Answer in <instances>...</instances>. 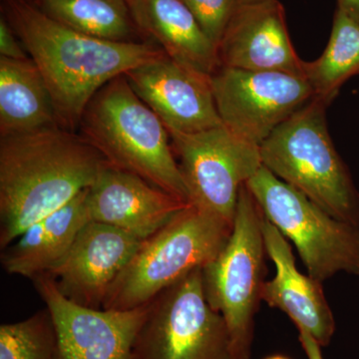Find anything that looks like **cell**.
Segmentation results:
<instances>
[{
	"instance_id": "10",
	"label": "cell",
	"mask_w": 359,
	"mask_h": 359,
	"mask_svg": "<svg viewBox=\"0 0 359 359\" xmlns=\"http://www.w3.org/2000/svg\"><path fill=\"white\" fill-rule=\"evenodd\" d=\"M210 81L223 126L259 147L314 97L306 78L280 71L219 67Z\"/></svg>"
},
{
	"instance_id": "16",
	"label": "cell",
	"mask_w": 359,
	"mask_h": 359,
	"mask_svg": "<svg viewBox=\"0 0 359 359\" xmlns=\"http://www.w3.org/2000/svg\"><path fill=\"white\" fill-rule=\"evenodd\" d=\"M262 226L266 255L276 266V276L264 280L262 302L287 314L297 330L308 332L321 347L327 346L335 320L323 283L299 271L289 241L264 216Z\"/></svg>"
},
{
	"instance_id": "12",
	"label": "cell",
	"mask_w": 359,
	"mask_h": 359,
	"mask_svg": "<svg viewBox=\"0 0 359 359\" xmlns=\"http://www.w3.org/2000/svg\"><path fill=\"white\" fill-rule=\"evenodd\" d=\"M143 241L115 226L90 221L69 252L49 273L60 294L78 306L103 309L111 287Z\"/></svg>"
},
{
	"instance_id": "18",
	"label": "cell",
	"mask_w": 359,
	"mask_h": 359,
	"mask_svg": "<svg viewBox=\"0 0 359 359\" xmlns=\"http://www.w3.org/2000/svg\"><path fill=\"white\" fill-rule=\"evenodd\" d=\"M139 32L167 56L211 76L219 66L218 50L183 0H127Z\"/></svg>"
},
{
	"instance_id": "24",
	"label": "cell",
	"mask_w": 359,
	"mask_h": 359,
	"mask_svg": "<svg viewBox=\"0 0 359 359\" xmlns=\"http://www.w3.org/2000/svg\"><path fill=\"white\" fill-rule=\"evenodd\" d=\"M0 56L13 60H25L30 58L25 46L4 15L0 18Z\"/></svg>"
},
{
	"instance_id": "9",
	"label": "cell",
	"mask_w": 359,
	"mask_h": 359,
	"mask_svg": "<svg viewBox=\"0 0 359 359\" xmlns=\"http://www.w3.org/2000/svg\"><path fill=\"white\" fill-rule=\"evenodd\" d=\"M169 134L192 205L233 226L241 188L263 166L259 146L224 126Z\"/></svg>"
},
{
	"instance_id": "22",
	"label": "cell",
	"mask_w": 359,
	"mask_h": 359,
	"mask_svg": "<svg viewBox=\"0 0 359 359\" xmlns=\"http://www.w3.org/2000/svg\"><path fill=\"white\" fill-rule=\"evenodd\" d=\"M0 359H60L57 332L48 309L0 325Z\"/></svg>"
},
{
	"instance_id": "6",
	"label": "cell",
	"mask_w": 359,
	"mask_h": 359,
	"mask_svg": "<svg viewBox=\"0 0 359 359\" xmlns=\"http://www.w3.org/2000/svg\"><path fill=\"white\" fill-rule=\"evenodd\" d=\"M263 216L247 185L243 186L230 237L202 268L205 297L226 323L233 359H250L252 351L264 283Z\"/></svg>"
},
{
	"instance_id": "15",
	"label": "cell",
	"mask_w": 359,
	"mask_h": 359,
	"mask_svg": "<svg viewBox=\"0 0 359 359\" xmlns=\"http://www.w3.org/2000/svg\"><path fill=\"white\" fill-rule=\"evenodd\" d=\"M190 205L110 163L88 189L92 221L115 226L140 241L154 235Z\"/></svg>"
},
{
	"instance_id": "4",
	"label": "cell",
	"mask_w": 359,
	"mask_h": 359,
	"mask_svg": "<svg viewBox=\"0 0 359 359\" xmlns=\"http://www.w3.org/2000/svg\"><path fill=\"white\" fill-rule=\"evenodd\" d=\"M313 97L259 146L263 166L334 218L359 226V193Z\"/></svg>"
},
{
	"instance_id": "2",
	"label": "cell",
	"mask_w": 359,
	"mask_h": 359,
	"mask_svg": "<svg viewBox=\"0 0 359 359\" xmlns=\"http://www.w3.org/2000/svg\"><path fill=\"white\" fill-rule=\"evenodd\" d=\"M107 163L62 127L0 138V248L89 189Z\"/></svg>"
},
{
	"instance_id": "7",
	"label": "cell",
	"mask_w": 359,
	"mask_h": 359,
	"mask_svg": "<svg viewBox=\"0 0 359 359\" xmlns=\"http://www.w3.org/2000/svg\"><path fill=\"white\" fill-rule=\"evenodd\" d=\"M245 185L309 276L321 283L339 273L359 276V226L334 218L264 166Z\"/></svg>"
},
{
	"instance_id": "21",
	"label": "cell",
	"mask_w": 359,
	"mask_h": 359,
	"mask_svg": "<svg viewBox=\"0 0 359 359\" xmlns=\"http://www.w3.org/2000/svg\"><path fill=\"white\" fill-rule=\"evenodd\" d=\"M304 74L314 97L330 105L342 85L359 75V21L337 7L327 48L313 62L304 61Z\"/></svg>"
},
{
	"instance_id": "27",
	"label": "cell",
	"mask_w": 359,
	"mask_h": 359,
	"mask_svg": "<svg viewBox=\"0 0 359 359\" xmlns=\"http://www.w3.org/2000/svg\"><path fill=\"white\" fill-rule=\"evenodd\" d=\"M266 1V0H235L237 4H257V2Z\"/></svg>"
},
{
	"instance_id": "11",
	"label": "cell",
	"mask_w": 359,
	"mask_h": 359,
	"mask_svg": "<svg viewBox=\"0 0 359 359\" xmlns=\"http://www.w3.org/2000/svg\"><path fill=\"white\" fill-rule=\"evenodd\" d=\"M33 282L53 318L60 359H137L135 344L150 302L129 311L85 308L63 297L49 276Z\"/></svg>"
},
{
	"instance_id": "17",
	"label": "cell",
	"mask_w": 359,
	"mask_h": 359,
	"mask_svg": "<svg viewBox=\"0 0 359 359\" xmlns=\"http://www.w3.org/2000/svg\"><path fill=\"white\" fill-rule=\"evenodd\" d=\"M90 221L87 189L57 211L28 226L2 250V266L9 275L32 280L49 273L62 261Z\"/></svg>"
},
{
	"instance_id": "13",
	"label": "cell",
	"mask_w": 359,
	"mask_h": 359,
	"mask_svg": "<svg viewBox=\"0 0 359 359\" xmlns=\"http://www.w3.org/2000/svg\"><path fill=\"white\" fill-rule=\"evenodd\" d=\"M135 93L162 120L168 131L196 133L223 126L209 75L166 54L124 75Z\"/></svg>"
},
{
	"instance_id": "8",
	"label": "cell",
	"mask_w": 359,
	"mask_h": 359,
	"mask_svg": "<svg viewBox=\"0 0 359 359\" xmlns=\"http://www.w3.org/2000/svg\"><path fill=\"white\" fill-rule=\"evenodd\" d=\"M135 353L137 359H233L226 323L205 297L202 268L150 302Z\"/></svg>"
},
{
	"instance_id": "26",
	"label": "cell",
	"mask_w": 359,
	"mask_h": 359,
	"mask_svg": "<svg viewBox=\"0 0 359 359\" xmlns=\"http://www.w3.org/2000/svg\"><path fill=\"white\" fill-rule=\"evenodd\" d=\"M337 7L359 21V0H337Z\"/></svg>"
},
{
	"instance_id": "28",
	"label": "cell",
	"mask_w": 359,
	"mask_h": 359,
	"mask_svg": "<svg viewBox=\"0 0 359 359\" xmlns=\"http://www.w3.org/2000/svg\"><path fill=\"white\" fill-rule=\"evenodd\" d=\"M266 359H290V358H287V356H283V355H273V356H269V358H266Z\"/></svg>"
},
{
	"instance_id": "20",
	"label": "cell",
	"mask_w": 359,
	"mask_h": 359,
	"mask_svg": "<svg viewBox=\"0 0 359 359\" xmlns=\"http://www.w3.org/2000/svg\"><path fill=\"white\" fill-rule=\"evenodd\" d=\"M37 6L52 20L89 36L138 41L140 32L127 0H39Z\"/></svg>"
},
{
	"instance_id": "25",
	"label": "cell",
	"mask_w": 359,
	"mask_h": 359,
	"mask_svg": "<svg viewBox=\"0 0 359 359\" xmlns=\"http://www.w3.org/2000/svg\"><path fill=\"white\" fill-rule=\"evenodd\" d=\"M299 342L308 359H323L321 346L304 330H299Z\"/></svg>"
},
{
	"instance_id": "3",
	"label": "cell",
	"mask_w": 359,
	"mask_h": 359,
	"mask_svg": "<svg viewBox=\"0 0 359 359\" xmlns=\"http://www.w3.org/2000/svg\"><path fill=\"white\" fill-rule=\"evenodd\" d=\"M78 130L113 166L192 205L169 131L124 75L97 92L85 108Z\"/></svg>"
},
{
	"instance_id": "14",
	"label": "cell",
	"mask_w": 359,
	"mask_h": 359,
	"mask_svg": "<svg viewBox=\"0 0 359 359\" xmlns=\"http://www.w3.org/2000/svg\"><path fill=\"white\" fill-rule=\"evenodd\" d=\"M217 50L221 67L304 77V61L294 50L278 0L236 4Z\"/></svg>"
},
{
	"instance_id": "29",
	"label": "cell",
	"mask_w": 359,
	"mask_h": 359,
	"mask_svg": "<svg viewBox=\"0 0 359 359\" xmlns=\"http://www.w3.org/2000/svg\"><path fill=\"white\" fill-rule=\"evenodd\" d=\"M23 1L32 2L33 4V2H37L39 0H23Z\"/></svg>"
},
{
	"instance_id": "1",
	"label": "cell",
	"mask_w": 359,
	"mask_h": 359,
	"mask_svg": "<svg viewBox=\"0 0 359 359\" xmlns=\"http://www.w3.org/2000/svg\"><path fill=\"white\" fill-rule=\"evenodd\" d=\"M7 22L41 72L61 127L76 132L85 108L104 85L165 55L156 43L109 41L52 20L36 4L4 0Z\"/></svg>"
},
{
	"instance_id": "19",
	"label": "cell",
	"mask_w": 359,
	"mask_h": 359,
	"mask_svg": "<svg viewBox=\"0 0 359 359\" xmlns=\"http://www.w3.org/2000/svg\"><path fill=\"white\" fill-rule=\"evenodd\" d=\"M61 127L50 91L32 58L0 56V138Z\"/></svg>"
},
{
	"instance_id": "23",
	"label": "cell",
	"mask_w": 359,
	"mask_h": 359,
	"mask_svg": "<svg viewBox=\"0 0 359 359\" xmlns=\"http://www.w3.org/2000/svg\"><path fill=\"white\" fill-rule=\"evenodd\" d=\"M205 34L218 48L224 30L231 20L235 0H183Z\"/></svg>"
},
{
	"instance_id": "5",
	"label": "cell",
	"mask_w": 359,
	"mask_h": 359,
	"mask_svg": "<svg viewBox=\"0 0 359 359\" xmlns=\"http://www.w3.org/2000/svg\"><path fill=\"white\" fill-rule=\"evenodd\" d=\"M233 226L190 205L141 243L111 287L103 309L145 306L170 285L203 268L221 252Z\"/></svg>"
}]
</instances>
